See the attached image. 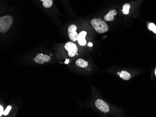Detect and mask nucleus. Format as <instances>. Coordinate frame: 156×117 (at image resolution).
Wrapping results in <instances>:
<instances>
[{
	"mask_svg": "<svg viewBox=\"0 0 156 117\" xmlns=\"http://www.w3.org/2000/svg\"><path fill=\"white\" fill-rule=\"evenodd\" d=\"M91 24L93 28L98 33H104L109 30L107 24L101 19H93L92 20Z\"/></svg>",
	"mask_w": 156,
	"mask_h": 117,
	"instance_id": "1",
	"label": "nucleus"
},
{
	"mask_svg": "<svg viewBox=\"0 0 156 117\" xmlns=\"http://www.w3.org/2000/svg\"><path fill=\"white\" fill-rule=\"evenodd\" d=\"M13 22V18L10 16H5L0 18V32L4 33L9 31Z\"/></svg>",
	"mask_w": 156,
	"mask_h": 117,
	"instance_id": "2",
	"label": "nucleus"
},
{
	"mask_svg": "<svg viewBox=\"0 0 156 117\" xmlns=\"http://www.w3.org/2000/svg\"><path fill=\"white\" fill-rule=\"evenodd\" d=\"M66 50L68 51V55L70 57L75 56L78 52V48L76 44L73 42H68L65 45Z\"/></svg>",
	"mask_w": 156,
	"mask_h": 117,
	"instance_id": "3",
	"label": "nucleus"
},
{
	"mask_svg": "<svg viewBox=\"0 0 156 117\" xmlns=\"http://www.w3.org/2000/svg\"><path fill=\"white\" fill-rule=\"evenodd\" d=\"M95 105L98 110L101 112L107 113L109 111V105L100 99H97L95 102Z\"/></svg>",
	"mask_w": 156,
	"mask_h": 117,
	"instance_id": "4",
	"label": "nucleus"
},
{
	"mask_svg": "<svg viewBox=\"0 0 156 117\" xmlns=\"http://www.w3.org/2000/svg\"><path fill=\"white\" fill-rule=\"evenodd\" d=\"M77 27L75 25L72 24L70 26L68 29L69 37L70 39L73 41H76L78 40V33L76 32Z\"/></svg>",
	"mask_w": 156,
	"mask_h": 117,
	"instance_id": "5",
	"label": "nucleus"
},
{
	"mask_svg": "<svg viewBox=\"0 0 156 117\" xmlns=\"http://www.w3.org/2000/svg\"><path fill=\"white\" fill-rule=\"evenodd\" d=\"M51 60V57L49 56L44 55L42 53H39L36 56L34 61L36 63L39 64H44L45 62H48Z\"/></svg>",
	"mask_w": 156,
	"mask_h": 117,
	"instance_id": "6",
	"label": "nucleus"
},
{
	"mask_svg": "<svg viewBox=\"0 0 156 117\" xmlns=\"http://www.w3.org/2000/svg\"><path fill=\"white\" fill-rule=\"evenodd\" d=\"M87 34V32H86L85 31H82L79 34L77 40L79 44L81 46H84L86 44L87 41L85 38Z\"/></svg>",
	"mask_w": 156,
	"mask_h": 117,
	"instance_id": "7",
	"label": "nucleus"
},
{
	"mask_svg": "<svg viewBox=\"0 0 156 117\" xmlns=\"http://www.w3.org/2000/svg\"><path fill=\"white\" fill-rule=\"evenodd\" d=\"M117 14V12L115 10H110L109 12L104 17L105 21L109 22L113 21L114 20V16Z\"/></svg>",
	"mask_w": 156,
	"mask_h": 117,
	"instance_id": "8",
	"label": "nucleus"
},
{
	"mask_svg": "<svg viewBox=\"0 0 156 117\" xmlns=\"http://www.w3.org/2000/svg\"><path fill=\"white\" fill-rule=\"evenodd\" d=\"M76 65L79 67L81 68H86L88 67V62L85 60H83L82 59H79L76 61Z\"/></svg>",
	"mask_w": 156,
	"mask_h": 117,
	"instance_id": "9",
	"label": "nucleus"
},
{
	"mask_svg": "<svg viewBox=\"0 0 156 117\" xmlns=\"http://www.w3.org/2000/svg\"><path fill=\"white\" fill-rule=\"evenodd\" d=\"M119 76L122 79L125 80H128L131 78V75L130 74V73L125 71H122L120 72Z\"/></svg>",
	"mask_w": 156,
	"mask_h": 117,
	"instance_id": "10",
	"label": "nucleus"
},
{
	"mask_svg": "<svg viewBox=\"0 0 156 117\" xmlns=\"http://www.w3.org/2000/svg\"><path fill=\"white\" fill-rule=\"evenodd\" d=\"M40 1H43V5L44 7L49 8L53 5V0H40Z\"/></svg>",
	"mask_w": 156,
	"mask_h": 117,
	"instance_id": "11",
	"label": "nucleus"
},
{
	"mask_svg": "<svg viewBox=\"0 0 156 117\" xmlns=\"http://www.w3.org/2000/svg\"><path fill=\"white\" fill-rule=\"evenodd\" d=\"M131 7V5L129 3H126L123 5L122 12L125 15H128L129 13V10Z\"/></svg>",
	"mask_w": 156,
	"mask_h": 117,
	"instance_id": "12",
	"label": "nucleus"
},
{
	"mask_svg": "<svg viewBox=\"0 0 156 117\" xmlns=\"http://www.w3.org/2000/svg\"><path fill=\"white\" fill-rule=\"evenodd\" d=\"M148 28L150 31H153L154 33L156 34V26L153 23H151L149 25Z\"/></svg>",
	"mask_w": 156,
	"mask_h": 117,
	"instance_id": "13",
	"label": "nucleus"
},
{
	"mask_svg": "<svg viewBox=\"0 0 156 117\" xmlns=\"http://www.w3.org/2000/svg\"><path fill=\"white\" fill-rule=\"evenodd\" d=\"M11 106L10 105H9L8 106L7 108L5 109V111H4L3 112V115L4 116H6L7 115H8V114H9L10 111L11 110Z\"/></svg>",
	"mask_w": 156,
	"mask_h": 117,
	"instance_id": "14",
	"label": "nucleus"
},
{
	"mask_svg": "<svg viewBox=\"0 0 156 117\" xmlns=\"http://www.w3.org/2000/svg\"><path fill=\"white\" fill-rule=\"evenodd\" d=\"M3 106H1V105H0V117H1V116L3 114Z\"/></svg>",
	"mask_w": 156,
	"mask_h": 117,
	"instance_id": "15",
	"label": "nucleus"
},
{
	"mask_svg": "<svg viewBox=\"0 0 156 117\" xmlns=\"http://www.w3.org/2000/svg\"><path fill=\"white\" fill-rule=\"evenodd\" d=\"M88 45L89 47L93 46V44L92 43H88Z\"/></svg>",
	"mask_w": 156,
	"mask_h": 117,
	"instance_id": "16",
	"label": "nucleus"
},
{
	"mask_svg": "<svg viewBox=\"0 0 156 117\" xmlns=\"http://www.w3.org/2000/svg\"><path fill=\"white\" fill-rule=\"evenodd\" d=\"M69 59H66V61H65V63H66V64H68L69 63Z\"/></svg>",
	"mask_w": 156,
	"mask_h": 117,
	"instance_id": "17",
	"label": "nucleus"
},
{
	"mask_svg": "<svg viewBox=\"0 0 156 117\" xmlns=\"http://www.w3.org/2000/svg\"><path fill=\"white\" fill-rule=\"evenodd\" d=\"M155 75H156V69H155Z\"/></svg>",
	"mask_w": 156,
	"mask_h": 117,
	"instance_id": "18",
	"label": "nucleus"
},
{
	"mask_svg": "<svg viewBox=\"0 0 156 117\" xmlns=\"http://www.w3.org/2000/svg\"><path fill=\"white\" fill-rule=\"evenodd\" d=\"M120 74V72H118V73H117V74L119 75Z\"/></svg>",
	"mask_w": 156,
	"mask_h": 117,
	"instance_id": "19",
	"label": "nucleus"
}]
</instances>
